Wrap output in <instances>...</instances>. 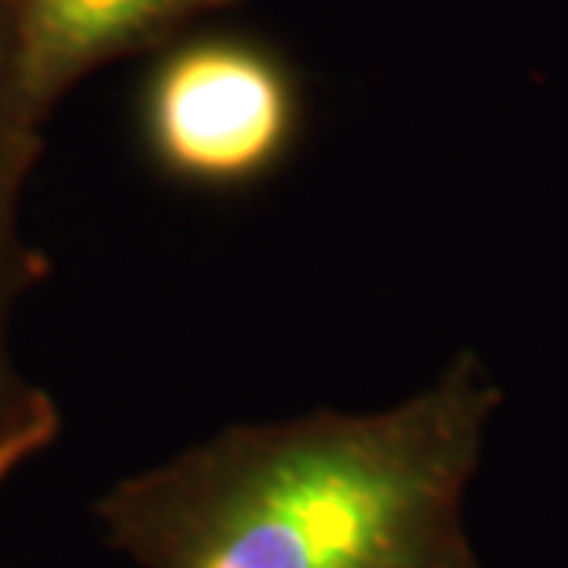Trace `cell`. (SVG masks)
I'll return each instance as SVG.
<instances>
[{"label":"cell","mask_w":568,"mask_h":568,"mask_svg":"<svg viewBox=\"0 0 568 568\" xmlns=\"http://www.w3.org/2000/svg\"><path fill=\"white\" fill-rule=\"evenodd\" d=\"M22 0H0V489L61 436V407L17 347L26 301L48 282L51 260L26 227L29 183L44 152V118L20 67Z\"/></svg>","instance_id":"3"},{"label":"cell","mask_w":568,"mask_h":568,"mask_svg":"<svg viewBox=\"0 0 568 568\" xmlns=\"http://www.w3.org/2000/svg\"><path fill=\"white\" fill-rule=\"evenodd\" d=\"M237 0H22L20 67L29 102L48 121L92 70L171 44L186 26Z\"/></svg>","instance_id":"4"},{"label":"cell","mask_w":568,"mask_h":568,"mask_svg":"<svg viewBox=\"0 0 568 568\" xmlns=\"http://www.w3.org/2000/svg\"><path fill=\"white\" fill-rule=\"evenodd\" d=\"M499 405L462 351L379 410L227 426L118 480L95 518L140 568H480L465 496Z\"/></svg>","instance_id":"1"},{"label":"cell","mask_w":568,"mask_h":568,"mask_svg":"<svg viewBox=\"0 0 568 568\" xmlns=\"http://www.w3.org/2000/svg\"><path fill=\"white\" fill-rule=\"evenodd\" d=\"M304 104L291 67L246 36L171 41L142 82L145 159L168 181L234 193L282 168L301 140Z\"/></svg>","instance_id":"2"}]
</instances>
